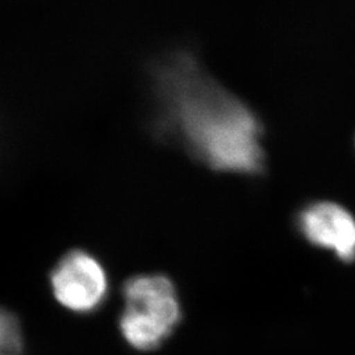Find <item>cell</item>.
Instances as JSON below:
<instances>
[{
    "instance_id": "cell-5",
    "label": "cell",
    "mask_w": 355,
    "mask_h": 355,
    "mask_svg": "<svg viewBox=\"0 0 355 355\" xmlns=\"http://www.w3.org/2000/svg\"><path fill=\"white\" fill-rule=\"evenodd\" d=\"M23 333L19 320L0 306V355H23Z\"/></svg>"
},
{
    "instance_id": "cell-1",
    "label": "cell",
    "mask_w": 355,
    "mask_h": 355,
    "mask_svg": "<svg viewBox=\"0 0 355 355\" xmlns=\"http://www.w3.org/2000/svg\"><path fill=\"white\" fill-rule=\"evenodd\" d=\"M152 128L161 140L180 142L217 171L255 174L263 167L261 127L253 112L207 76L184 51L153 64Z\"/></svg>"
},
{
    "instance_id": "cell-2",
    "label": "cell",
    "mask_w": 355,
    "mask_h": 355,
    "mask_svg": "<svg viewBox=\"0 0 355 355\" xmlns=\"http://www.w3.org/2000/svg\"><path fill=\"white\" fill-rule=\"evenodd\" d=\"M124 311L120 330L132 347H159L180 321V303L171 280L164 275H139L123 287Z\"/></svg>"
},
{
    "instance_id": "cell-3",
    "label": "cell",
    "mask_w": 355,
    "mask_h": 355,
    "mask_svg": "<svg viewBox=\"0 0 355 355\" xmlns=\"http://www.w3.org/2000/svg\"><path fill=\"white\" fill-rule=\"evenodd\" d=\"M51 286L58 303L79 315L101 308L110 288L102 263L83 250L64 255L51 272Z\"/></svg>"
},
{
    "instance_id": "cell-4",
    "label": "cell",
    "mask_w": 355,
    "mask_h": 355,
    "mask_svg": "<svg viewBox=\"0 0 355 355\" xmlns=\"http://www.w3.org/2000/svg\"><path fill=\"white\" fill-rule=\"evenodd\" d=\"M299 229L311 243L346 262L354 259L355 218L341 205L322 202L306 207L299 216Z\"/></svg>"
}]
</instances>
